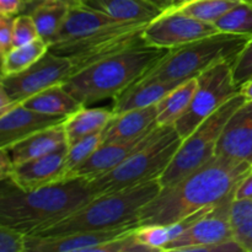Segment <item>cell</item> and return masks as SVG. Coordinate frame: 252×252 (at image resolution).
I'll return each instance as SVG.
<instances>
[{"label": "cell", "instance_id": "cell-1", "mask_svg": "<svg viewBox=\"0 0 252 252\" xmlns=\"http://www.w3.org/2000/svg\"><path fill=\"white\" fill-rule=\"evenodd\" d=\"M252 171V165L234 158L216 155L179 180L161 187L159 193L142 207L139 225H171L186 217L235 196L239 184Z\"/></svg>", "mask_w": 252, "mask_h": 252}, {"label": "cell", "instance_id": "cell-17", "mask_svg": "<svg viewBox=\"0 0 252 252\" xmlns=\"http://www.w3.org/2000/svg\"><path fill=\"white\" fill-rule=\"evenodd\" d=\"M158 105L116 113L102 132V144L127 142L158 127Z\"/></svg>", "mask_w": 252, "mask_h": 252}, {"label": "cell", "instance_id": "cell-27", "mask_svg": "<svg viewBox=\"0 0 252 252\" xmlns=\"http://www.w3.org/2000/svg\"><path fill=\"white\" fill-rule=\"evenodd\" d=\"M244 0H193L180 6H167L179 10L202 21L214 24L226 11Z\"/></svg>", "mask_w": 252, "mask_h": 252}, {"label": "cell", "instance_id": "cell-14", "mask_svg": "<svg viewBox=\"0 0 252 252\" xmlns=\"http://www.w3.org/2000/svg\"><path fill=\"white\" fill-rule=\"evenodd\" d=\"M160 126L155 127L147 134L140 135L135 139L127 140V142L108 143V144H101L88 159L81 162L79 166L71 172H69L68 177H84L86 180H91L97 177L105 172L111 171L116 166L125 161L130 154L138 150L139 148L144 147L150 139L158 132Z\"/></svg>", "mask_w": 252, "mask_h": 252}, {"label": "cell", "instance_id": "cell-19", "mask_svg": "<svg viewBox=\"0 0 252 252\" xmlns=\"http://www.w3.org/2000/svg\"><path fill=\"white\" fill-rule=\"evenodd\" d=\"M81 4L121 21L148 24L164 11V7L154 0H84Z\"/></svg>", "mask_w": 252, "mask_h": 252}, {"label": "cell", "instance_id": "cell-10", "mask_svg": "<svg viewBox=\"0 0 252 252\" xmlns=\"http://www.w3.org/2000/svg\"><path fill=\"white\" fill-rule=\"evenodd\" d=\"M73 73L74 65L70 59L47 51L26 70L1 76L0 80L11 100L15 103H21L51 86L63 84Z\"/></svg>", "mask_w": 252, "mask_h": 252}, {"label": "cell", "instance_id": "cell-8", "mask_svg": "<svg viewBox=\"0 0 252 252\" xmlns=\"http://www.w3.org/2000/svg\"><path fill=\"white\" fill-rule=\"evenodd\" d=\"M233 61L214 64L197 76V88L191 103L174 125L180 137H189L206 118L233 96L240 93L233 79Z\"/></svg>", "mask_w": 252, "mask_h": 252}, {"label": "cell", "instance_id": "cell-34", "mask_svg": "<svg viewBox=\"0 0 252 252\" xmlns=\"http://www.w3.org/2000/svg\"><path fill=\"white\" fill-rule=\"evenodd\" d=\"M12 29L14 16L0 15V52L4 56L12 48Z\"/></svg>", "mask_w": 252, "mask_h": 252}, {"label": "cell", "instance_id": "cell-4", "mask_svg": "<svg viewBox=\"0 0 252 252\" xmlns=\"http://www.w3.org/2000/svg\"><path fill=\"white\" fill-rule=\"evenodd\" d=\"M160 189L159 180H154L122 191L100 194L61 221L33 236H62L135 224L139 225V211L159 193Z\"/></svg>", "mask_w": 252, "mask_h": 252}, {"label": "cell", "instance_id": "cell-40", "mask_svg": "<svg viewBox=\"0 0 252 252\" xmlns=\"http://www.w3.org/2000/svg\"><path fill=\"white\" fill-rule=\"evenodd\" d=\"M240 93L243 94L244 96H245V98L248 101L252 100V79H251V80H249L246 84H244L243 86H241Z\"/></svg>", "mask_w": 252, "mask_h": 252}, {"label": "cell", "instance_id": "cell-35", "mask_svg": "<svg viewBox=\"0 0 252 252\" xmlns=\"http://www.w3.org/2000/svg\"><path fill=\"white\" fill-rule=\"evenodd\" d=\"M25 9L22 0H0V15L15 16Z\"/></svg>", "mask_w": 252, "mask_h": 252}, {"label": "cell", "instance_id": "cell-39", "mask_svg": "<svg viewBox=\"0 0 252 252\" xmlns=\"http://www.w3.org/2000/svg\"><path fill=\"white\" fill-rule=\"evenodd\" d=\"M17 189H20L16 186V184L12 181L11 177L0 180V196H2V194L11 193V192L17 191Z\"/></svg>", "mask_w": 252, "mask_h": 252}, {"label": "cell", "instance_id": "cell-7", "mask_svg": "<svg viewBox=\"0 0 252 252\" xmlns=\"http://www.w3.org/2000/svg\"><path fill=\"white\" fill-rule=\"evenodd\" d=\"M245 101L243 94H236L182 139L171 162L160 176V186L175 184L216 157L217 144L226 122Z\"/></svg>", "mask_w": 252, "mask_h": 252}, {"label": "cell", "instance_id": "cell-43", "mask_svg": "<svg viewBox=\"0 0 252 252\" xmlns=\"http://www.w3.org/2000/svg\"><path fill=\"white\" fill-rule=\"evenodd\" d=\"M2 62H4V54L0 52V78L2 76Z\"/></svg>", "mask_w": 252, "mask_h": 252}, {"label": "cell", "instance_id": "cell-44", "mask_svg": "<svg viewBox=\"0 0 252 252\" xmlns=\"http://www.w3.org/2000/svg\"><path fill=\"white\" fill-rule=\"evenodd\" d=\"M22 1H24L25 6H26L27 4H37V2L43 1V0H22Z\"/></svg>", "mask_w": 252, "mask_h": 252}, {"label": "cell", "instance_id": "cell-18", "mask_svg": "<svg viewBox=\"0 0 252 252\" xmlns=\"http://www.w3.org/2000/svg\"><path fill=\"white\" fill-rule=\"evenodd\" d=\"M66 144V135L63 123L43 128L22 139L7 149L14 165L36 159Z\"/></svg>", "mask_w": 252, "mask_h": 252}, {"label": "cell", "instance_id": "cell-41", "mask_svg": "<svg viewBox=\"0 0 252 252\" xmlns=\"http://www.w3.org/2000/svg\"><path fill=\"white\" fill-rule=\"evenodd\" d=\"M189 1H193V0H167V2H169L167 6H180V5L187 4Z\"/></svg>", "mask_w": 252, "mask_h": 252}, {"label": "cell", "instance_id": "cell-9", "mask_svg": "<svg viewBox=\"0 0 252 252\" xmlns=\"http://www.w3.org/2000/svg\"><path fill=\"white\" fill-rule=\"evenodd\" d=\"M235 196L217 204L207 216L185 229L165 245L162 251L223 252L225 241L234 238L230 223V207Z\"/></svg>", "mask_w": 252, "mask_h": 252}, {"label": "cell", "instance_id": "cell-21", "mask_svg": "<svg viewBox=\"0 0 252 252\" xmlns=\"http://www.w3.org/2000/svg\"><path fill=\"white\" fill-rule=\"evenodd\" d=\"M116 112L105 107H81L73 115L68 116L63 122L68 145L89 135L102 133L106 126L112 121Z\"/></svg>", "mask_w": 252, "mask_h": 252}, {"label": "cell", "instance_id": "cell-37", "mask_svg": "<svg viewBox=\"0 0 252 252\" xmlns=\"http://www.w3.org/2000/svg\"><path fill=\"white\" fill-rule=\"evenodd\" d=\"M252 198V171L239 184L235 191V199Z\"/></svg>", "mask_w": 252, "mask_h": 252}, {"label": "cell", "instance_id": "cell-6", "mask_svg": "<svg viewBox=\"0 0 252 252\" xmlns=\"http://www.w3.org/2000/svg\"><path fill=\"white\" fill-rule=\"evenodd\" d=\"M249 39L250 37L240 34L217 32L191 43L175 47L140 79L184 83L197 78L219 62H234Z\"/></svg>", "mask_w": 252, "mask_h": 252}, {"label": "cell", "instance_id": "cell-33", "mask_svg": "<svg viewBox=\"0 0 252 252\" xmlns=\"http://www.w3.org/2000/svg\"><path fill=\"white\" fill-rule=\"evenodd\" d=\"M234 239L244 252H252V214L233 230Z\"/></svg>", "mask_w": 252, "mask_h": 252}, {"label": "cell", "instance_id": "cell-42", "mask_svg": "<svg viewBox=\"0 0 252 252\" xmlns=\"http://www.w3.org/2000/svg\"><path fill=\"white\" fill-rule=\"evenodd\" d=\"M62 1L66 2L68 5H76V4H80V2H83L84 0H62Z\"/></svg>", "mask_w": 252, "mask_h": 252}, {"label": "cell", "instance_id": "cell-38", "mask_svg": "<svg viewBox=\"0 0 252 252\" xmlns=\"http://www.w3.org/2000/svg\"><path fill=\"white\" fill-rule=\"evenodd\" d=\"M16 105H19V103H15L14 101L11 100V97H10L9 94H7L6 89H5L1 80H0V116L6 113L7 111H10Z\"/></svg>", "mask_w": 252, "mask_h": 252}, {"label": "cell", "instance_id": "cell-23", "mask_svg": "<svg viewBox=\"0 0 252 252\" xmlns=\"http://www.w3.org/2000/svg\"><path fill=\"white\" fill-rule=\"evenodd\" d=\"M196 88L197 78L189 79V80L179 84L164 98H161L157 103L158 126L160 127L174 126L191 103Z\"/></svg>", "mask_w": 252, "mask_h": 252}, {"label": "cell", "instance_id": "cell-13", "mask_svg": "<svg viewBox=\"0 0 252 252\" xmlns=\"http://www.w3.org/2000/svg\"><path fill=\"white\" fill-rule=\"evenodd\" d=\"M68 143L57 148L46 155L14 165L11 172L12 181L20 189H39L65 179V159Z\"/></svg>", "mask_w": 252, "mask_h": 252}, {"label": "cell", "instance_id": "cell-45", "mask_svg": "<svg viewBox=\"0 0 252 252\" xmlns=\"http://www.w3.org/2000/svg\"><path fill=\"white\" fill-rule=\"evenodd\" d=\"M155 1H157L159 5H161L162 7H167V5H169L167 0H155Z\"/></svg>", "mask_w": 252, "mask_h": 252}, {"label": "cell", "instance_id": "cell-2", "mask_svg": "<svg viewBox=\"0 0 252 252\" xmlns=\"http://www.w3.org/2000/svg\"><path fill=\"white\" fill-rule=\"evenodd\" d=\"M88 180L68 177L39 189H17L0 196V225L36 235L94 198Z\"/></svg>", "mask_w": 252, "mask_h": 252}, {"label": "cell", "instance_id": "cell-25", "mask_svg": "<svg viewBox=\"0 0 252 252\" xmlns=\"http://www.w3.org/2000/svg\"><path fill=\"white\" fill-rule=\"evenodd\" d=\"M48 51V44L41 38L24 46L12 47L4 56L2 62V76L14 75L36 63L46 52Z\"/></svg>", "mask_w": 252, "mask_h": 252}, {"label": "cell", "instance_id": "cell-15", "mask_svg": "<svg viewBox=\"0 0 252 252\" xmlns=\"http://www.w3.org/2000/svg\"><path fill=\"white\" fill-rule=\"evenodd\" d=\"M216 155L234 158L252 165V100H246L226 122Z\"/></svg>", "mask_w": 252, "mask_h": 252}, {"label": "cell", "instance_id": "cell-30", "mask_svg": "<svg viewBox=\"0 0 252 252\" xmlns=\"http://www.w3.org/2000/svg\"><path fill=\"white\" fill-rule=\"evenodd\" d=\"M39 38L33 19L30 14H19L14 17L12 47L24 46Z\"/></svg>", "mask_w": 252, "mask_h": 252}, {"label": "cell", "instance_id": "cell-26", "mask_svg": "<svg viewBox=\"0 0 252 252\" xmlns=\"http://www.w3.org/2000/svg\"><path fill=\"white\" fill-rule=\"evenodd\" d=\"M214 26L218 32L224 33L240 34V36L252 37V2L241 1L223 16L219 17Z\"/></svg>", "mask_w": 252, "mask_h": 252}, {"label": "cell", "instance_id": "cell-47", "mask_svg": "<svg viewBox=\"0 0 252 252\" xmlns=\"http://www.w3.org/2000/svg\"><path fill=\"white\" fill-rule=\"evenodd\" d=\"M154 1H155V0H154ZM155 2H157V1H155ZM164 9H165V7H164Z\"/></svg>", "mask_w": 252, "mask_h": 252}, {"label": "cell", "instance_id": "cell-16", "mask_svg": "<svg viewBox=\"0 0 252 252\" xmlns=\"http://www.w3.org/2000/svg\"><path fill=\"white\" fill-rule=\"evenodd\" d=\"M65 118L34 112L19 103L0 116V149L7 150L34 132L63 123Z\"/></svg>", "mask_w": 252, "mask_h": 252}, {"label": "cell", "instance_id": "cell-11", "mask_svg": "<svg viewBox=\"0 0 252 252\" xmlns=\"http://www.w3.org/2000/svg\"><path fill=\"white\" fill-rule=\"evenodd\" d=\"M218 32L213 24L165 7L164 11L147 25L143 37L148 46L159 48H175L204 38Z\"/></svg>", "mask_w": 252, "mask_h": 252}, {"label": "cell", "instance_id": "cell-36", "mask_svg": "<svg viewBox=\"0 0 252 252\" xmlns=\"http://www.w3.org/2000/svg\"><path fill=\"white\" fill-rule=\"evenodd\" d=\"M14 164L6 149H0V180L11 176Z\"/></svg>", "mask_w": 252, "mask_h": 252}, {"label": "cell", "instance_id": "cell-32", "mask_svg": "<svg viewBox=\"0 0 252 252\" xmlns=\"http://www.w3.org/2000/svg\"><path fill=\"white\" fill-rule=\"evenodd\" d=\"M25 235L0 225V252H24Z\"/></svg>", "mask_w": 252, "mask_h": 252}, {"label": "cell", "instance_id": "cell-46", "mask_svg": "<svg viewBox=\"0 0 252 252\" xmlns=\"http://www.w3.org/2000/svg\"><path fill=\"white\" fill-rule=\"evenodd\" d=\"M244 1H249V2H252V0H244Z\"/></svg>", "mask_w": 252, "mask_h": 252}, {"label": "cell", "instance_id": "cell-20", "mask_svg": "<svg viewBox=\"0 0 252 252\" xmlns=\"http://www.w3.org/2000/svg\"><path fill=\"white\" fill-rule=\"evenodd\" d=\"M181 83L158 80H139L128 86L122 94L115 98L113 111L116 113L127 112L137 108H144L148 106L157 105L164 98L172 89Z\"/></svg>", "mask_w": 252, "mask_h": 252}, {"label": "cell", "instance_id": "cell-24", "mask_svg": "<svg viewBox=\"0 0 252 252\" xmlns=\"http://www.w3.org/2000/svg\"><path fill=\"white\" fill-rule=\"evenodd\" d=\"M69 6L70 5L62 0H43L34 4L29 12L36 25L39 38L43 39L47 44L51 43L63 24Z\"/></svg>", "mask_w": 252, "mask_h": 252}, {"label": "cell", "instance_id": "cell-12", "mask_svg": "<svg viewBox=\"0 0 252 252\" xmlns=\"http://www.w3.org/2000/svg\"><path fill=\"white\" fill-rule=\"evenodd\" d=\"M139 225H126L98 231H83L62 236H25V251L30 252H94L96 248L116 240Z\"/></svg>", "mask_w": 252, "mask_h": 252}, {"label": "cell", "instance_id": "cell-28", "mask_svg": "<svg viewBox=\"0 0 252 252\" xmlns=\"http://www.w3.org/2000/svg\"><path fill=\"white\" fill-rule=\"evenodd\" d=\"M101 144H102V133H96L69 145L65 159V179L69 172L85 161Z\"/></svg>", "mask_w": 252, "mask_h": 252}, {"label": "cell", "instance_id": "cell-3", "mask_svg": "<svg viewBox=\"0 0 252 252\" xmlns=\"http://www.w3.org/2000/svg\"><path fill=\"white\" fill-rule=\"evenodd\" d=\"M169 51V48L148 44L123 49L79 69L64 81L63 86L83 106L116 98L128 86L139 80Z\"/></svg>", "mask_w": 252, "mask_h": 252}, {"label": "cell", "instance_id": "cell-31", "mask_svg": "<svg viewBox=\"0 0 252 252\" xmlns=\"http://www.w3.org/2000/svg\"><path fill=\"white\" fill-rule=\"evenodd\" d=\"M233 79L240 89L252 79V37L234 61Z\"/></svg>", "mask_w": 252, "mask_h": 252}, {"label": "cell", "instance_id": "cell-5", "mask_svg": "<svg viewBox=\"0 0 252 252\" xmlns=\"http://www.w3.org/2000/svg\"><path fill=\"white\" fill-rule=\"evenodd\" d=\"M182 143L174 126L159 127L154 137L111 171L88 180L94 196L122 191L159 180Z\"/></svg>", "mask_w": 252, "mask_h": 252}, {"label": "cell", "instance_id": "cell-22", "mask_svg": "<svg viewBox=\"0 0 252 252\" xmlns=\"http://www.w3.org/2000/svg\"><path fill=\"white\" fill-rule=\"evenodd\" d=\"M29 110L49 116H68L73 115L81 107H84L73 95L64 89L63 84L51 86L21 102Z\"/></svg>", "mask_w": 252, "mask_h": 252}, {"label": "cell", "instance_id": "cell-29", "mask_svg": "<svg viewBox=\"0 0 252 252\" xmlns=\"http://www.w3.org/2000/svg\"><path fill=\"white\" fill-rule=\"evenodd\" d=\"M135 240L152 251H162L172 240L169 225H139L134 230Z\"/></svg>", "mask_w": 252, "mask_h": 252}]
</instances>
